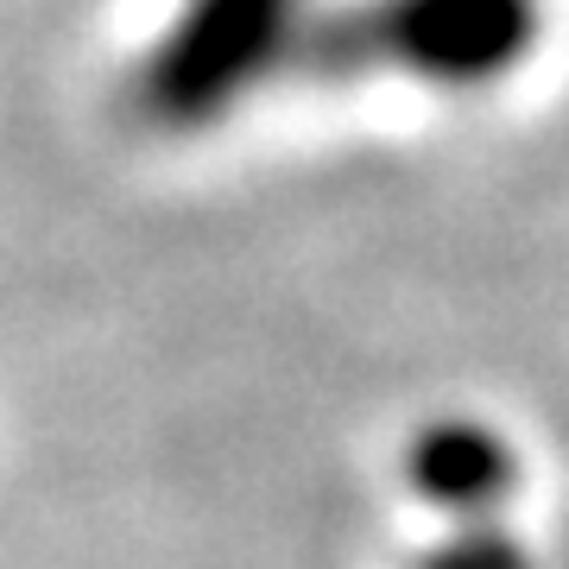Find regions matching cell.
<instances>
[{
    "label": "cell",
    "instance_id": "6da1fadb",
    "mask_svg": "<svg viewBox=\"0 0 569 569\" xmlns=\"http://www.w3.org/2000/svg\"><path fill=\"white\" fill-rule=\"evenodd\" d=\"M279 7L284 0H197L146 70V96L178 121L216 108L228 96L234 70H247L266 51V32L279 20Z\"/></svg>",
    "mask_w": 569,
    "mask_h": 569
}]
</instances>
